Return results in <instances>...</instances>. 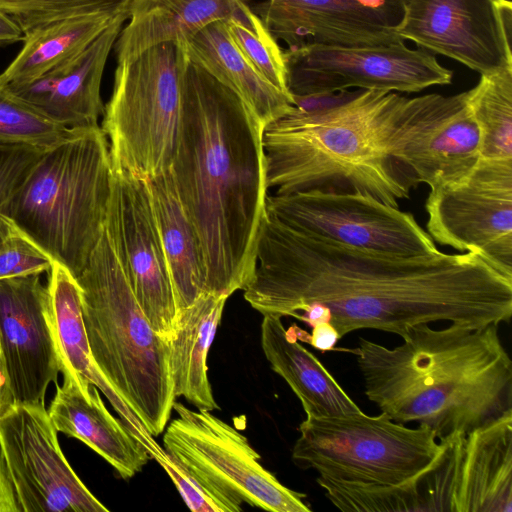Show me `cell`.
Instances as JSON below:
<instances>
[{
    "label": "cell",
    "instance_id": "23",
    "mask_svg": "<svg viewBox=\"0 0 512 512\" xmlns=\"http://www.w3.org/2000/svg\"><path fill=\"white\" fill-rule=\"evenodd\" d=\"M452 512H512V412L464 437Z\"/></svg>",
    "mask_w": 512,
    "mask_h": 512
},
{
    "label": "cell",
    "instance_id": "10",
    "mask_svg": "<svg viewBox=\"0 0 512 512\" xmlns=\"http://www.w3.org/2000/svg\"><path fill=\"white\" fill-rule=\"evenodd\" d=\"M291 97L356 88L415 93L448 85L453 72L405 41L375 46L309 44L283 51Z\"/></svg>",
    "mask_w": 512,
    "mask_h": 512
},
{
    "label": "cell",
    "instance_id": "9",
    "mask_svg": "<svg viewBox=\"0 0 512 512\" xmlns=\"http://www.w3.org/2000/svg\"><path fill=\"white\" fill-rule=\"evenodd\" d=\"M164 450L210 487L271 512H310L305 494L293 491L260 463V455L235 427L212 411L174 402Z\"/></svg>",
    "mask_w": 512,
    "mask_h": 512
},
{
    "label": "cell",
    "instance_id": "32",
    "mask_svg": "<svg viewBox=\"0 0 512 512\" xmlns=\"http://www.w3.org/2000/svg\"><path fill=\"white\" fill-rule=\"evenodd\" d=\"M133 0H0V11L27 34L46 24L77 17L127 15Z\"/></svg>",
    "mask_w": 512,
    "mask_h": 512
},
{
    "label": "cell",
    "instance_id": "15",
    "mask_svg": "<svg viewBox=\"0 0 512 512\" xmlns=\"http://www.w3.org/2000/svg\"><path fill=\"white\" fill-rule=\"evenodd\" d=\"M45 405H14L0 418V443L21 512H107L64 457Z\"/></svg>",
    "mask_w": 512,
    "mask_h": 512
},
{
    "label": "cell",
    "instance_id": "34",
    "mask_svg": "<svg viewBox=\"0 0 512 512\" xmlns=\"http://www.w3.org/2000/svg\"><path fill=\"white\" fill-rule=\"evenodd\" d=\"M54 260L11 220L0 241V280L50 272Z\"/></svg>",
    "mask_w": 512,
    "mask_h": 512
},
{
    "label": "cell",
    "instance_id": "28",
    "mask_svg": "<svg viewBox=\"0 0 512 512\" xmlns=\"http://www.w3.org/2000/svg\"><path fill=\"white\" fill-rule=\"evenodd\" d=\"M241 0H133L116 42L117 61L166 41H183L226 20Z\"/></svg>",
    "mask_w": 512,
    "mask_h": 512
},
{
    "label": "cell",
    "instance_id": "20",
    "mask_svg": "<svg viewBox=\"0 0 512 512\" xmlns=\"http://www.w3.org/2000/svg\"><path fill=\"white\" fill-rule=\"evenodd\" d=\"M466 435L441 440L435 460L412 478L395 485L337 482L316 479L326 498L342 511L452 512Z\"/></svg>",
    "mask_w": 512,
    "mask_h": 512
},
{
    "label": "cell",
    "instance_id": "26",
    "mask_svg": "<svg viewBox=\"0 0 512 512\" xmlns=\"http://www.w3.org/2000/svg\"><path fill=\"white\" fill-rule=\"evenodd\" d=\"M188 59L236 93L263 127L289 113L291 96L262 78L230 39L224 20L215 21L185 41Z\"/></svg>",
    "mask_w": 512,
    "mask_h": 512
},
{
    "label": "cell",
    "instance_id": "33",
    "mask_svg": "<svg viewBox=\"0 0 512 512\" xmlns=\"http://www.w3.org/2000/svg\"><path fill=\"white\" fill-rule=\"evenodd\" d=\"M46 118L0 85V144L48 150L76 135Z\"/></svg>",
    "mask_w": 512,
    "mask_h": 512
},
{
    "label": "cell",
    "instance_id": "24",
    "mask_svg": "<svg viewBox=\"0 0 512 512\" xmlns=\"http://www.w3.org/2000/svg\"><path fill=\"white\" fill-rule=\"evenodd\" d=\"M261 347L271 369L300 400L306 416H339L361 411L317 357L285 329L281 317L264 315Z\"/></svg>",
    "mask_w": 512,
    "mask_h": 512
},
{
    "label": "cell",
    "instance_id": "5",
    "mask_svg": "<svg viewBox=\"0 0 512 512\" xmlns=\"http://www.w3.org/2000/svg\"><path fill=\"white\" fill-rule=\"evenodd\" d=\"M83 324L93 359L148 432H164L176 397L170 345L151 327L104 226L80 275Z\"/></svg>",
    "mask_w": 512,
    "mask_h": 512
},
{
    "label": "cell",
    "instance_id": "41",
    "mask_svg": "<svg viewBox=\"0 0 512 512\" xmlns=\"http://www.w3.org/2000/svg\"><path fill=\"white\" fill-rule=\"evenodd\" d=\"M14 406L0 347V418Z\"/></svg>",
    "mask_w": 512,
    "mask_h": 512
},
{
    "label": "cell",
    "instance_id": "31",
    "mask_svg": "<svg viewBox=\"0 0 512 512\" xmlns=\"http://www.w3.org/2000/svg\"><path fill=\"white\" fill-rule=\"evenodd\" d=\"M224 22L230 39L244 59L267 82L291 96L286 85L283 51L261 18L241 0Z\"/></svg>",
    "mask_w": 512,
    "mask_h": 512
},
{
    "label": "cell",
    "instance_id": "2",
    "mask_svg": "<svg viewBox=\"0 0 512 512\" xmlns=\"http://www.w3.org/2000/svg\"><path fill=\"white\" fill-rule=\"evenodd\" d=\"M263 129L236 93L188 60L170 169L202 244L206 293L229 297L252 278L269 190Z\"/></svg>",
    "mask_w": 512,
    "mask_h": 512
},
{
    "label": "cell",
    "instance_id": "25",
    "mask_svg": "<svg viewBox=\"0 0 512 512\" xmlns=\"http://www.w3.org/2000/svg\"><path fill=\"white\" fill-rule=\"evenodd\" d=\"M146 181L179 316L206 293L205 256L178 196L171 169Z\"/></svg>",
    "mask_w": 512,
    "mask_h": 512
},
{
    "label": "cell",
    "instance_id": "36",
    "mask_svg": "<svg viewBox=\"0 0 512 512\" xmlns=\"http://www.w3.org/2000/svg\"><path fill=\"white\" fill-rule=\"evenodd\" d=\"M43 152L28 146L0 144V241L11 223L7 217L10 202Z\"/></svg>",
    "mask_w": 512,
    "mask_h": 512
},
{
    "label": "cell",
    "instance_id": "13",
    "mask_svg": "<svg viewBox=\"0 0 512 512\" xmlns=\"http://www.w3.org/2000/svg\"><path fill=\"white\" fill-rule=\"evenodd\" d=\"M389 150L414 188L464 178L481 159V133L466 93L406 97Z\"/></svg>",
    "mask_w": 512,
    "mask_h": 512
},
{
    "label": "cell",
    "instance_id": "7",
    "mask_svg": "<svg viewBox=\"0 0 512 512\" xmlns=\"http://www.w3.org/2000/svg\"><path fill=\"white\" fill-rule=\"evenodd\" d=\"M188 60L185 42L166 41L117 61L101 126L113 169L149 179L171 167Z\"/></svg>",
    "mask_w": 512,
    "mask_h": 512
},
{
    "label": "cell",
    "instance_id": "22",
    "mask_svg": "<svg viewBox=\"0 0 512 512\" xmlns=\"http://www.w3.org/2000/svg\"><path fill=\"white\" fill-rule=\"evenodd\" d=\"M48 290L54 334L64 376L95 385L107 398L121 421L156 461L167 453L148 432L140 419L120 397L97 367L86 336L78 284L69 271L54 261Z\"/></svg>",
    "mask_w": 512,
    "mask_h": 512
},
{
    "label": "cell",
    "instance_id": "3",
    "mask_svg": "<svg viewBox=\"0 0 512 512\" xmlns=\"http://www.w3.org/2000/svg\"><path fill=\"white\" fill-rule=\"evenodd\" d=\"M497 324L411 328L388 348L359 338L353 349L365 394L395 422H417L441 440L512 412V361Z\"/></svg>",
    "mask_w": 512,
    "mask_h": 512
},
{
    "label": "cell",
    "instance_id": "27",
    "mask_svg": "<svg viewBox=\"0 0 512 512\" xmlns=\"http://www.w3.org/2000/svg\"><path fill=\"white\" fill-rule=\"evenodd\" d=\"M229 297L202 294L179 313L170 345V373L175 397L199 409H219L207 373V356Z\"/></svg>",
    "mask_w": 512,
    "mask_h": 512
},
{
    "label": "cell",
    "instance_id": "21",
    "mask_svg": "<svg viewBox=\"0 0 512 512\" xmlns=\"http://www.w3.org/2000/svg\"><path fill=\"white\" fill-rule=\"evenodd\" d=\"M48 414L57 432L85 443L123 479L134 477L151 459L121 419L108 411L99 389L88 381L64 376Z\"/></svg>",
    "mask_w": 512,
    "mask_h": 512
},
{
    "label": "cell",
    "instance_id": "12",
    "mask_svg": "<svg viewBox=\"0 0 512 512\" xmlns=\"http://www.w3.org/2000/svg\"><path fill=\"white\" fill-rule=\"evenodd\" d=\"M425 209L435 243L477 253L512 278V158H481L461 180L430 189Z\"/></svg>",
    "mask_w": 512,
    "mask_h": 512
},
{
    "label": "cell",
    "instance_id": "4",
    "mask_svg": "<svg viewBox=\"0 0 512 512\" xmlns=\"http://www.w3.org/2000/svg\"><path fill=\"white\" fill-rule=\"evenodd\" d=\"M406 97L363 90L337 107H295L263 129L268 189L362 193L399 207L412 183L390 154L389 141Z\"/></svg>",
    "mask_w": 512,
    "mask_h": 512
},
{
    "label": "cell",
    "instance_id": "39",
    "mask_svg": "<svg viewBox=\"0 0 512 512\" xmlns=\"http://www.w3.org/2000/svg\"><path fill=\"white\" fill-rule=\"evenodd\" d=\"M0 512H21L8 463L0 443Z\"/></svg>",
    "mask_w": 512,
    "mask_h": 512
},
{
    "label": "cell",
    "instance_id": "1",
    "mask_svg": "<svg viewBox=\"0 0 512 512\" xmlns=\"http://www.w3.org/2000/svg\"><path fill=\"white\" fill-rule=\"evenodd\" d=\"M244 299L263 316L328 322L340 339L362 329L403 337L437 321L509 322L512 278L474 252H368L294 229L266 210Z\"/></svg>",
    "mask_w": 512,
    "mask_h": 512
},
{
    "label": "cell",
    "instance_id": "18",
    "mask_svg": "<svg viewBox=\"0 0 512 512\" xmlns=\"http://www.w3.org/2000/svg\"><path fill=\"white\" fill-rule=\"evenodd\" d=\"M406 0H267L257 15L288 49L309 44L375 46L398 35Z\"/></svg>",
    "mask_w": 512,
    "mask_h": 512
},
{
    "label": "cell",
    "instance_id": "40",
    "mask_svg": "<svg viewBox=\"0 0 512 512\" xmlns=\"http://www.w3.org/2000/svg\"><path fill=\"white\" fill-rule=\"evenodd\" d=\"M23 37L24 34L20 27L0 11V46L19 42L23 40Z\"/></svg>",
    "mask_w": 512,
    "mask_h": 512
},
{
    "label": "cell",
    "instance_id": "8",
    "mask_svg": "<svg viewBox=\"0 0 512 512\" xmlns=\"http://www.w3.org/2000/svg\"><path fill=\"white\" fill-rule=\"evenodd\" d=\"M299 432L294 464L337 482L400 484L426 469L441 449L429 427L409 428L384 413L306 416Z\"/></svg>",
    "mask_w": 512,
    "mask_h": 512
},
{
    "label": "cell",
    "instance_id": "6",
    "mask_svg": "<svg viewBox=\"0 0 512 512\" xmlns=\"http://www.w3.org/2000/svg\"><path fill=\"white\" fill-rule=\"evenodd\" d=\"M112 178L101 127L81 129L42 153L14 194L7 217L76 278L104 230Z\"/></svg>",
    "mask_w": 512,
    "mask_h": 512
},
{
    "label": "cell",
    "instance_id": "37",
    "mask_svg": "<svg viewBox=\"0 0 512 512\" xmlns=\"http://www.w3.org/2000/svg\"><path fill=\"white\" fill-rule=\"evenodd\" d=\"M363 90L355 89L350 91L340 90L335 92L293 96L294 107L303 113H316L342 105L356 96Z\"/></svg>",
    "mask_w": 512,
    "mask_h": 512
},
{
    "label": "cell",
    "instance_id": "35",
    "mask_svg": "<svg viewBox=\"0 0 512 512\" xmlns=\"http://www.w3.org/2000/svg\"><path fill=\"white\" fill-rule=\"evenodd\" d=\"M157 463L166 471L191 511L239 512L242 510V504L207 485L170 455L167 454Z\"/></svg>",
    "mask_w": 512,
    "mask_h": 512
},
{
    "label": "cell",
    "instance_id": "16",
    "mask_svg": "<svg viewBox=\"0 0 512 512\" xmlns=\"http://www.w3.org/2000/svg\"><path fill=\"white\" fill-rule=\"evenodd\" d=\"M397 32L480 75L512 68L509 0H406Z\"/></svg>",
    "mask_w": 512,
    "mask_h": 512
},
{
    "label": "cell",
    "instance_id": "30",
    "mask_svg": "<svg viewBox=\"0 0 512 512\" xmlns=\"http://www.w3.org/2000/svg\"><path fill=\"white\" fill-rule=\"evenodd\" d=\"M465 93L481 133V158H512V68L481 74Z\"/></svg>",
    "mask_w": 512,
    "mask_h": 512
},
{
    "label": "cell",
    "instance_id": "14",
    "mask_svg": "<svg viewBox=\"0 0 512 512\" xmlns=\"http://www.w3.org/2000/svg\"><path fill=\"white\" fill-rule=\"evenodd\" d=\"M105 229L151 327L170 343L178 310L146 179L113 169Z\"/></svg>",
    "mask_w": 512,
    "mask_h": 512
},
{
    "label": "cell",
    "instance_id": "19",
    "mask_svg": "<svg viewBox=\"0 0 512 512\" xmlns=\"http://www.w3.org/2000/svg\"><path fill=\"white\" fill-rule=\"evenodd\" d=\"M129 17H116L81 53L33 81L2 86L51 121L69 129L99 126L100 87L108 55Z\"/></svg>",
    "mask_w": 512,
    "mask_h": 512
},
{
    "label": "cell",
    "instance_id": "38",
    "mask_svg": "<svg viewBox=\"0 0 512 512\" xmlns=\"http://www.w3.org/2000/svg\"><path fill=\"white\" fill-rule=\"evenodd\" d=\"M289 329L301 342L310 344L321 352L335 350V345L340 339L337 330L328 322H321L312 327V333L300 329L296 324H292Z\"/></svg>",
    "mask_w": 512,
    "mask_h": 512
},
{
    "label": "cell",
    "instance_id": "11",
    "mask_svg": "<svg viewBox=\"0 0 512 512\" xmlns=\"http://www.w3.org/2000/svg\"><path fill=\"white\" fill-rule=\"evenodd\" d=\"M266 210L294 229L368 252L416 256L439 250L412 213L362 193L268 194Z\"/></svg>",
    "mask_w": 512,
    "mask_h": 512
},
{
    "label": "cell",
    "instance_id": "29",
    "mask_svg": "<svg viewBox=\"0 0 512 512\" xmlns=\"http://www.w3.org/2000/svg\"><path fill=\"white\" fill-rule=\"evenodd\" d=\"M77 17L52 22L23 37V47L0 74V85L24 84L77 56L113 21Z\"/></svg>",
    "mask_w": 512,
    "mask_h": 512
},
{
    "label": "cell",
    "instance_id": "17",
    "mask_svg": "<svg viewBox=\"0 0 512 512\" xmlns=\"http://www.w3.org/2000/svg\"><path fill=\"white\" fill-rule=\"evenodd\" d=\"M0 347L14 405H45L62 365L41 274L0 280Z\"/></svg>",
    "mask_w": 512,
    "mask_h": 512
}]
</instances>
